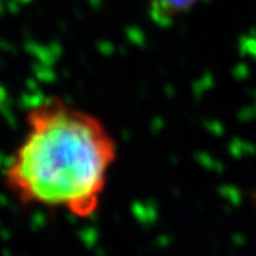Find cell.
<instances>
[{
    "mask_svg": "<svg viewBox=\"0 0 256 256\" xmlns=\"http://www.w3.org/2000/svg\"><path fill=\"white\" fill-rule=\"evenodd\" d=\"M24 124V137L3 171L4 186L23 205L92 216L117 158L110 131L58 97L34 104Z\"/></svg>",
    "mask_w": 256,
    "mask_h": 256,
    "instance_id": "obj_1",
    "label": "cell"
},
{
    "mask_svg": "<svg viewBox=\"0 0 256 256\" xmlns=\"http://www.w3.org/2000/svg\"><path fill=\"white\" fill-rule=\"evenodd\" d=\"M198 0H151L150 14L158 24H170L186 13Z\"/></svg>",
    "mask_w": 256,
    "mask_h": 256,
    "instance_id": "obj_2",
    "label": "cell"
}]
</instances>
